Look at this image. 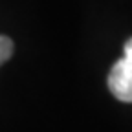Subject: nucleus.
I'll list each match as a JSON object with an SVG mask.
<instances>
[{
  "label": "nucleus",
  "mask_w": 132,
  "mask_h": 132,
  "mask_svg": "<svg viewBox=\"0 0 132 132\" xmlns=\"http://www.w3.org/2000/svg\"><path fill=\"white\" fill-rule=\"evenodd\" d=\"M108 88L116 99L132 103V39L125 42L123 57L112 66L108 73Z\"/></svg>",
  "instance_id": "obj_1"
},
{
  "label": "nucleus",
  "mask_w": 132,
  "mask_h": 132,
  "mask_svg": "<svg viewBox=\"0 0 132 132\" xmlns=\"http://www.w3.org/2000/svg\"><path fill=\"white\" fill-rule=\"evenodd\" d=\"M11 55H13V40L6 35H0V64L9 61Z\"/></svg>",
  "instance_id": "obj_2"
}]
</instances>
